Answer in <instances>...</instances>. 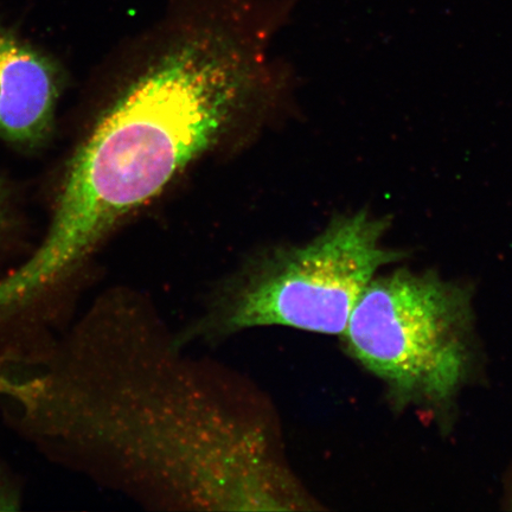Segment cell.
Wrapping results in <instances>:
<instances>
[{
  "label": "cell",
  "mask_w": 512,
  "mask_h": 512,
  "mask_svg": "<svg viewBox=\"0 0 512 512\" xmlns=\"http://www.w3.org/2000/svg\"><path fill=\"white\" fill-rule=\"evenodd\" d=\"M189 349L144 294L108 291L64 334L0 351V414L53 462L143 507L322 509L264 390Z\"/></svg>",
  "instance_id": "obj_1"
},
{
  "label": "cell",
  "mask_w": 512,
  "mask_h": 512,
  "mask_svg": "<svg viewBox=\"0 0 512 512\" xmlns=\"http://www.w3.org/2000/svg\"><path fill=\"white\" fill-rule=\"evenodd\" d=\"M251 86L238 31H189L101 118L70 163L53 222L19 268L51 292L70 278L121 217L150 201L216 142Z\"/></svg>",
  "instance_id": "obj_2"
},
{
  "label": "cell",
  "mask_w": 512,
  "mask_h": 512,
  "mask_svg": "<svg viewBox=\"0 0 512 512\" xmlns=\"http://www.w3.org/2000/svg\"><path fill=\"white\" fill-rule=\"evenodd\" d=\"M389 220L367 210L339 217L303 246L275 253L203 297L176 339L210 347L248 330L281 326L342 336L358 299L381 268L406 258L384 246Z\"/></svg>",
  "instance_id": "obj_3"
},
{
  "label": "cell",
  "mask_w": 512,
  "mask_h": 512,
  "mask_svg": "<svg viewBox=\"0 0 512 512\" xmlns=\"http://www.w3.org/2000/svg\"><path fill=\"white\" fill-rule=\"evenodd\" d=\"M472 298L470 287L434 272L376 275L351 313L345 347L383 382L395 407L447 419L475 374Z\"/></svg>",
  "instance_id": "obj_4"
},
{
  "label": "cell",
  "mask_w": 512,
  "mask_h": 512,
  "mask_svg": "<svg viewBox=\"0 0 512 512\" xmlns=\"http://www.w3.org/2000/svg\"><path fill=\"white\" fill-rule=\"evenodd\" d=\"M60 95L55 63L0 30V137L25 146L46 140Z\"/></svg>",
  "instance_id": "obj_5"
},
{
  "label": "cell",
  "mask_w": 512,
  "mask_h": 512,
  "mask_svg": "<svg viewBox=\"0 0 512 512\" xmlns=\"http://www.w3.org/2000/svg\"><path fill=\"white\" fill-rule=\"evenodd\" d=\"M23 504V490L9 466L0 462V512L18 511Z\"/></svg>",
  "instance_id": "obj_6"
},
{
  "label": "cell",
  "mask_w": 512,
  "mask_h": 512,
  "mask_svg": "<svg viewBox=\"0 0 512 512\" xmlns=\"http://www.w3.org/2000/svg\"><path fill=\"white\" fill-rule=\"evenodd\" d=\"M2 209H3V206H2V196H0V217H2ZM0 222H2V219H0Z\"/></svg>",
  "instance_id": "obj_7"
},
{
  "label": "cell",
  "mask_w": 512,
  "mask_h": 512,
  "mask_svg": "<svg viewBox=\"0 0 512 512\" xmlns=\"http://www.w3.org/2000/svg\"><path fill=\"white\" fill-rule=\"evenodd\" d=\"M511 502H512V499H511Z\"/></svg>",
  "instance_id": "obj_8"
}]
</instances>
